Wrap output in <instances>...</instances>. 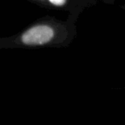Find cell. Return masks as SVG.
<instances>
[{"mask_svg": "<svg viewBox=\"0 0 125 125\" xmlns=\"http://www.w3.org/2000/svg\"><path fill=\"white\" fill-rule=\"evenodd\" d=\"M52 4H55V5H62V4H65V1L66 0H49Z\"/></svg>", "mask_w": 125, "mask_h": 125, "instance_id": "cell-2", "label": "cell"}, {"mask_svg": "<svg viewBox=\"0 0 125 125\" xmlns=\"http://www.w3.org/2000/svg\"><path fill=\"white\" fill-rule=\"evenodd\" d=\"M123 8H124V10H125V6H124V7H123Z\"/></svg>", "mask_w": 125, "mask_h": 125, "instance_id": "cell-3", "label": "cell"}, {"mask_svg": "<svg viewBox=\"0 0 125 125\" xmlns=\"http://www.w3.org/2000/svg\"><path fill=\"white\" fill-rule=\"evenodd\" d=\"M54 32L51 27L46 25H40L30 28L23 33L21 40L24 44L28 45H44L52 39Z\"/></svg>", "mask_w": 125, "mask_h": 125, "instance_id": "cell-1", "label": "cell"}]
</instances>
